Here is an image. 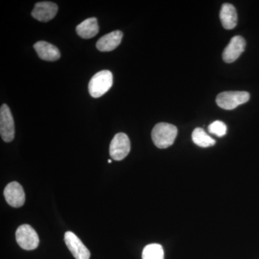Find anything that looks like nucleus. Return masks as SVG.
<instances>
[{"instance_id":"f8f14e48","label":"nucleus","mask_w":259,"mask_h":259,"mask_svg":"<svg viewBox=\"0 0 259 259\" xmlns=\"http://www.w3.org/2000/svg\"><path fill=\"white\" fill-rule=\"evenodd\" d=\"M34 49L42 60L55 61L60 59L61 53L55 46L46 41H38L34 45Z\"/></svg>"},{"instance_id":"39448f33","label":"nucleus","mask_w":259,"mask_h":259,"mask_svg":"<svg viewBox=\"0 0 259 259\" xmlns=\"http://www.w3.org/2000/svg\"><path fill=\"white\" fill-rule=\"evenodd\" d=\"M15 122L10 107L3 104L0 108V134L5 142H11L15 138Z\"/></svg>"},{"instance_id":"7ed1b4c3","label":"nucleus","mask_w":259,"mask_h":259,"mask_svg":"<svg viewBox=\"0 0 259 259\" xmlns=\"http://www.w3.org/2000/svg\"><path fill=\"white\" fill-rule=\"evenodd\" d=\"M250 94L247 92H224L216 98L218 106L224 110H231L249 100Z\"/></svg>"},{"instance_id":"2eb2a0df","label":"nucleus","mask_w":259,"mask_h":259,"mask_svg":"<svg viewBox=\"0 0 259 259\" xmlns=\"http://www.w3.org/2000/svg\"><path fill=\"white\" fill-rule=\"evenodd\" d=\"M192 141L194 144L199 147L207 148L214 146L215 141L209 136L203 129L197 127L192 133Z\"/></svg>"},{"instance_id":"20e7f679","label":"nucleus","mask_w":259,"mask_h":259,"mask_svg":"<svg viewBox=\"0 0 259 259\" xmlns=\"http://www.w3.org/2000/svg\"><path fill=\"white\" fill-rule=\"evenodd\" d=\"M16 241L24 250L35 249L39 245V237L35 230L29 225H22L17 229Z\"/></svg>"},{"instance_id":"dca6fc26","label":"nucleus","mask_w":259,"mask_h":259,"mask_svg":"<svg viewBox=\"0 0 259 259\" xmlns=\"http://www.w3.org/2000/svg\"><path fill=\"white\" fill-rule=\"evenodd\" d=\"M143 259H163L164 251L163 247L157 243L146 245L142 253Z\"/></svg>"},{"instance_id":"f03ea898","label":"nucleus","mask_w":259,"mask_h":259,"mask_svg":"<svg viewBox=\"0 0 259 259\" xmlns=\"http://www.w3.org/2000/svg\"><path fill=\"white\" fill-rule=\"evenodd\" d=\"M113 83L111 71L103 70L94 75L89 83V93L92 97L98 98L107 93Z\"/></svg>"},{"instance_id":"ddd939ff","label":"nucleus","mask_w":259,"mask_h":259,"mask_svg":"<svg viewBox=\"0 0 259 259\" xmlns=\"http://www.w3.org/2000/svg\"><path fill=\"white\" fill-rule=\"evenodd\" d=\"M220 18L223 26L227 30L234 28L238 23V15L236 8L229 3H225L221 8Z\"/></svg>"},{"instance_id":"1a4fd4ad","label":"nucleus","mask_w":259,"mask_h":259,"mask_svg":"<svg viewBox=\"0 0 259 259\" xmlns=\"http://www.w3.org/2000/svg\"><path fill=\"white\" fill-rule=\"evenodd\" d=\"M245 45L246 44L243 37L237 35L232 37L231 41L223 51V60L226 63L234 62L245 51Z\"/></svg>"},{"instance_id":"6e6552de","label":"nucleus","mask_w":259,"mask_h":259,"mask_svg":"<svg viewBox=\"0 0 259 259\" xmlns=\"http://www.w3.org/2000/svg\"><path fill=\"white\" fill-rule=\"evenodd\" d=\"M5 198L9 205L20 207L25 204V194L23 187L17 182H10L4 190Z\"/></svg>"},{"instance_id":"423d86ee","label":"nucleus","mask_w":259,"mask_h":259,"mask_svg":"<svg viewBox=\"0 0 259 259\" xmlns=\"http://www.w3.org/2000/svg\"><path fill=\"white\" fill-rule=\"evenodd\" d=\"M131 151V141L128 136L123 133L116 134L110 146V155L115 161H121Z\"/></svg>"},{"instance_id":"a211bd4d","label":"nucleus","mask_w":259,"mask_h":259,"mask_svg":"<svg viewBox=\"0 0 259 259\" xmlns=\"http://www.w3.org/2000/svg\"><path fill=\"white\" fill-rule=\"evenodd\" d=\"M112 162V160L111 159H109L108 160V163H111Z\"/></svg>"},{"instance_id":"9b49d317","label":"nucleus","mask_w":259,"mask_h":259,"mask_svg":"<svg viewBox=\"0 0 259 259\" xmlns=\"http://www.w3.org/2000/svg\"><path fill=\"white\" fill-rule=\"evenodd\" d=\"M123 34L120 30L110 32L99 39L96 47L99 51L102 52H108L115 50L122 41Z\"/></svg>"},{"instance_id":"f3484780","label":"nucleus","mask_w":259,"mask_h":259,"mask_svg":"<svg viewBox=\"0 0 259 259\" xmlns=\"http://www.w3.org/2000/svg\"><path fill=\"white\" fill-rule=\"evenodd\" d=\"M209 132L213 135L222 137L227 134V126L222 121L216 120L212 122L208 127Z\"/></svg>"},{"instance_id":"f257e3e1","label":"nucleus","mask_w":259,"mask_h":259,"mask_svg":"<svg viewBox=\"0 0 259 259\" xmlns=\"http://www.w3.org/2000/svg\"><path fill=\"white\" fill-rule=\"evenodd\" d=\"M176 126L166 122H160L153 127L151 133L153 144L158 148H166L175 142L177 136Z\"/></svg>"},{"instance_id":"0eeeda50","label":"nucleus","mask_w":259,"mask_h":259,"mask_svg":"<svg viewBox=\"0 0 259 259\" xmlns=\"http://www.w3.org/2000/svg\"><path fill=\"white\" fill-rule=\"evenodd\" d=\"M64 241L75 258L90 259L91 255L90 250L74 233L66 232L64 235Z\"/></svg>"},{"instance_id":"4468645a","label":"nucleus","mask_w":259,"mask_h":259,"mask_svg":"<svg viewBox=\"0 0 259 259\" xmlns=\"http://www.w3.org/2000/svg\"><path fill=\"white\" fill-rule=\"evenodd\" d=\"M98 32V23H97V18H95L87 19L76 27V32L78 35L84 39H90L95 37Z\"/></svg>"},{"instance_id":"9d476101","label":"nucleus","mask_w":259,"mask_h":259,"mask_svg":"<svg viewBox=\"0 0 259 259\" xmlns=\"http://www.w3.org/2000/svg\"><path fill=\"white\" fill-rule=\"evenodd\" d=\"M58 6L51 2H40L34 6L32 16L40 22H49L57 14Z\"/></svg>"}]
</instances>
